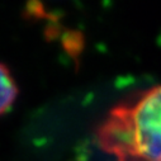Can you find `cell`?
<instances>
[{
    "instance_id": "1",
    "label": "cell",
    "mask_w": 161,
    "mask_h": 161,
    "mask_svg": "<svg viewBox=\"0 0 161 161\" xmlns=\"http://www.w3.org/2000/svg\"><path fill=\"white\" fill-rule=\"evenodd\" d=\"M98 142L117 161H161V86L114 107L98 130Z\"/></svg>"
},
{
    "instance_id": "2",
    "label": "cell",
    "mask_w": 161,
    "mask_h": 161,
    "mask_svg": "<svg viewBox=\"0 0 161 161\" xmlns=\"http://www.w3.org/2000/svg\"><path fill=\"white\" fill-rule=\"evenodd\" d=\"M18 95V88L8 67L0 64V115L7 113Z\"/></svg>"
}]
</instances>
